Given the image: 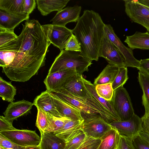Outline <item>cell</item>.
I'll return each instance as SVG.
<instances>
[{
    "label": "cell",
    "instance_id": "cell-40",
    "mask_svg": "<svg viewBox=\"0 0 149 149\" xmlns=\"http://www.w3.org/2000/svg\"><path fill=\"white\" fill-rule=\"evenodd\" d=\"M132 143L136 149H149V143L139 135L132 140Z\"/></svg>",
    "mask_w": 149,
    "mask_h": 149
},
{
    "label": "cell",
    "instance_id": "cell-47",
    "mask_svg": "<svg viewBox=\"0 0 149 149\" xmlns=\"http://www.w3.org/2000/svg\"><path fill=\"white\" fill-rule=\"evenodd\" d=\"M25 149H41L40 145L36 146H29L25 147Z\"/></svg>",
    "mask_w": 149,
    "mask_h": 149
},
{
    "label": "cell",
    "instance_id": "cell-44",
    "mask_svg": "<svg viewBox=\"0 0 149 149\" xmlns=\"http://www.w3.org/2000/svg\"><path fill=\"white\" fill-rule=\"evenodd\" d=\"M139 70H141L149 74V58L140 61Z\"/></svg>",
    "mask_w": 149,
    "mask_h": 149
},
{
    "label": "cell",
    "instance_id": "cell-3",
    "mask_svg": "<svg viewBox=\"0 0 149 149\" xmlns=\"http://www.w3.org/2000/svg\"><path fill=\"white\" fill-rule=\"evenodd\" d=\"M50 92L79 110L84 122L100 117L104 118L108 114V111L92 95L88 97H80L72 95L63 88Z\"/></svg>",
    "mask_w": 149,
    "mask_h": 149
},
{
    "label": "cell",
    "instance_id": "cell-19",
    "mask_svg": "<svg viewBox=\"0 0 149 149\" xmlns=\"http://www.w3.org/2000/svg\"><path fill=\"white\" fill-rule=\"evenodd\" d=\"M50 93L55 107L62 117H66L73 120H84L79 110Z\"/></svg>",
    "mask_w": 149,
    "mask_h": 149
},
{
    "label": "cell",
    "instance_id": "cell-48",
    "mask_svg": "<svg viewBox=\"0 0 149 149\" xmlns=\"http://www.w3.org/2000/svg\"><path fill=\"white\" fill-rule=\"evenodd\" d=\"M0 149H6L0 146Z\"/></svg>",
    "mask_w": 149,
    "mask_h": 149
},
{
    "label": "cell",
    "instance_id": "cell-14",
    "mask_svg": "<svg viewBox=\"0 0 149 149\" xmlns=\"http://www.w3.org/2000/svg\"><path fill=\"white\" fill-rule=\"evenodd\" d=\"M81 7L78 5L68 6L58 12L50 20L52 24L65 26L70 22H77L79 19Z\"/></svg>",
    "mask_w": 149,
    "mask_h": 149
},
{
    "label": "cell",
    "instance_id": "cell-9",
    "mask_svg": "<svg viewBox=\"0 0 149 149\" xmlns=\"http://www.w3.org/2000/svg\"><path fill=\"white\" fill-rule=\"evenodd\" d=\"M99 57L104 58L109 64L119 68L126 67L125 58L117 47L110 40L105 31L101 44Z\"/></svg>",
    "mask_w": 149,
    "mask_h": 149
},
{
    "label": "cell",
    "instance_id": "cell-27",
    "mask_svg": "<svg viewBox=\"0 0 149 149\" xmlns=\"http://www.w3.org/2000/svg\"><path fill=\"white\" fill-rule=\"evenodd\" d=\"M16 91V88L11 82L7 81L0 77V97L3 100L10 102H13Z\"/></svg>",
    "mask_w": 149,
    "mask_h": 149
},
{
    "label": "cell",
    "instance_id": "cell-39",
    "mask_svg": "<svg viewBox=\"0 0 149 149\" xmlns=\"http://www.w3.org/2000/svg\"><path fill=\"white\" fill-rule=\"evenodd\" d=\"M0 146L6 149H25V148L15 144L0 134Z\"/></svg>",
    "mask_w": 149,
    "mask_h": 149
},
{
    "label": "cell",
    "instance_id": "cell-10",
    "mask_svg": "<svg viewBox=\"0 0 149 149\" xmlns=\"http://www.w3.org/2000/svg\"><path fill=\"white\" fill-rule=\"evenodd\" d=\"M109 124L115 128L120 135L126 136L132 140L139 135L143 130L141 118L135 113L128 120L115 121Z\"/></svg>",
    "mask_w": 149,
    "mask_h": 149
},
{
    "label": "cell",
    "instance_id": "cell-22",
    "mask_svg": "<svg viewBox=\"0 0 149 149\" xmlns=\"http://www.w3.org/2000/svg\"><path fill=\"white\" fill-rule=\"evenodd\" d=\"M41 149H64L65 142L53 132H45L41 136Z\"/></svg>",
    "mask_w": 149,
    "mask_h": 149
},
{
    "label": "cell",
    "instance_id": "cell-43",
    "mask_svg": "<svg viewBox=\"0 0 149 149\" xmlns=\"http://www.w3.org/2000/svg\"><path fill=\"white\" fill-rule=\"evenodd\" d=\"M145 112L141 118L143 125V131L149 134V109L144 107Z\"/></svg>",
    "mask_w": 149,
    "mask_h": 149
},
{
    "label": "cell",
    "instance_id": "cell-49",
    "mask_svg": "<svg viewBox=\"0 0 149 149\" xmlns=\"http://www.w3.org/2000/svg\"><path fill=\"white\" fill-rule=\"evenodd\" d=\"M6 149H12V148H6Z\"/></svg>",
    "mask_w": 149,
    "mask_h": 149
},
{
    "label": "cell",
    "instance_id": "cell-50",
    "mask_svg": "<svg viewBox=\"0 0 149 149\" xmlns=\"http://www.w3.org/2000/svg\"><path fill=\"white\" fill-rule=\"evenodd\" d=\"M64 149H66V148H64Z\"/></svg>",
    "mask_w": 149,
    "mask_h": 149
},
{
    "label": "cell",
    "instance_id": "cell-23",
    "mask_svg": "<svg viewBox=\"0 0 149 149\" xmlns=\"http://www.w3.org/2000/svg\"><path fill=\"white\" fill-rule=\"evenodd\" d=\"M120 139V134L117 130L112 127L101 138L98 149H118Z\"/></svg>",
    "mask_w": 149,
    "mask_h": 149
},
{
    "label": "cell",
    "instance_id": "cell-46",
    "mask_svg": "<svg viewBox=\"0 0 149 149\" xmlns=\"http://www.w3.org/2000/svg\"><path fill=\"white\" fill-rule=\"evenodd\" d=\"M138 1L140 3L149 8V0H139Z\"/></svg>",
    "mask_w": 149,
    "mask_h": 149
},
{
    "label": "cell",
    "instance_id": "cell-34",
    "mask_svg": "<svg viewBox=\"0 0 149 149\" xmlns=\"http://www.w3.org/2000/svg\"><path fill=\"white\" fill-rule=\"evenodd\" d=\"M17 37L14 31L0 27V47L15 39Z\"/></svg>",
    "mask_w": 149,
    "mask_h": 149
},
{
    "label": "cell",
    "instance_id": "cell-8",
    "mask_svg": "<svg viewBox=\"0 0 149 149\" xmlns=\"http://www.w3.org/2000/svg\"><path fill=\"white\" fill-rule=\"evenodd\" d=\"M123 1L127 15L132 21L141 25L149 32V8L138 0Z\"/></svg>",
    "mask_w": 149,
    "mask_h": 149
},
{
    "label": "cell",
    "instance_id": "cell-29",
    "mask_svg": "<svg viewBox=\"0 0 149 149\" xmlns=\"http://www.w3.org/2000/svg\"><path fill=\"white\" fill-rule=\"evenodd\" d=\"M24 0H0V9L11 13L23 12Z\"/></svg>",
    "mask_w": 149,
    "mask_h": 149
},
{
    "label": "cell",
    "instance_id": "cell-42",
    "mask_svg": "<svg viewBox=\"0 0 149 149\" xmlns=\"http://www.w3.org/2000/svg\"><path fill=\"white\" fill-rule=\"evenodd\" d=\"M12 123L7 120L3 116H0V131L15 130Z\"/></svg>",
    "mask_w": 149,
    "mask_h": 149
},
{
    "label": "cell",
    "instance_id": "cell-17",
    "mask_svg": "<svg viewBox=\"0 0 149 149\" xmlns=\"http://www.w3.org/2000/svg\"><path fill=\"white\" fill-rule=\"evenodd\" d=\"M29 15L25 13H11L0 9V27L14 31L22 22L29 20Z\"/></svg>",
    "mask_w": 149,
    "mask_h": 149
},
{
    "label": "cell",
    "instance_id": "cell-28",
    "mask_svg": "<svg viewBox=\"0 0 149 149\" xmlns=\"http://www.w3.org/2000/svg\"><path fill=\"white\" fill-rule=\"evenodd\" d=\"M48 125L45 132H55L60 130L70 119L66 117H59L47 113Z\"/></svg>",
    "mask_w": 149,
    "mask_h": 149
},
{
    "label": "cell",
    "instance_id": "cell-32",
    "mask_svg": "<svg viewBox=\"0 0 149 149\" xmlns=\"http://www.w3.org/2000/svg\"><path fill=\"white\" fill-rule=\"evenodd\" d=\"M38 113L36 125L39 130L41 136L47 127L49 121L47 113L40 109H37Z\"/></svg>",
    "mask_w": 149,
    "mask_h": 149
},
{
    "label": "cell",
    "instance_id": "cell-21",
    "mask_svg": "<svg viewBox=\"0 0 149 149\" xmlns=\"http://www.w3.org/2000/svg\"><path fill=\"white\" fill-rule=\"evenodd\" d=\"M70 0H36L38 9L41 15L46 16L55 11L62 10Z\"/></svg>",
    "mask_w": 149,
    "mask_h": 149
},
{
    "label": "cell",
    "instance_id": "cell-1",
    "mask_svg": "<svg viewBox=\"0 0 149 149\" xmlns=\"http://www.w3.org/2000/svg\"><path fill=\"white\" fill-rule=\"evenodd\" d=\"M21 34L15 39L0 47V51L14 52L15 55L2 72L12 81L25 82L38 74L44 65L51 43L38 20H26Z\"/></svg>",
    "mask_w": 149,
    "mask_h": 149
},
{
    "label": "cell",
    "instance_id": "cell-11",
    "mask_svg": "<svg viewBox=\"0 0 149 149\" xmlns=\"http://www.w3.org/2000/svg\"><path fill=\"white\" fill-rule=\"evenodd\" d=\"M104 29L110 40L117 47L125 58L126 67L136 68L138 69L139 66L140 61L134 57L132 50L123 43L110 24H105Z\"/></svg>",
    "mask_w": 149,
    "mask_h": 149
},
{
    "label": "cell",
    "instance_id": "cell-5",
    "mask_svg": "<svg viewBox=\"0 0 149 149\" xmlns=\"http://www.w3.org/2000/svg\"><path fill=\"white\" fill-rule=\"evenodd\" d=\"M111 102L121 120H128L135 114L130 97L123 86L114 90Z\"/></svg>",
    "mask_w": 149,
    "mask_h": 149
},
{
    "label": "cell",
    "instance_id": "cell-38",
    "mask_svg": "<svg viewBox=\"0 0 149 149\" xmlns=\"http://www.w3.org/2000/svg\"><path fill=\"white\" fill-rule=\"evenodd\" d=\"M118 149H136L132 143V139L125 135H120Z\"/></svg>",
    "mask_w": 149,
    "mask_h": 149
},
{
    "label": "cell",
    "instance_id": "cell-24",
    "mask_svg": "<svg viewBox=\"0 0 149 149\" xmlns=\"http://www.w3.org/2000/svg\"><path fill=\"white\" fill-rule=\"evenodd\" d=\"M119 68L113 65L109 64L104 69L94 80L95 86L99 84L112 83L116 77Z\"/></svg>",
    "mask_w": 149,
    "mask_h": 149
},
{
    "label": "cell",
    "instance_id": "cell-26",
    "mask_svg": "<svg viewBox=\"0 0 149 149\" xmlns=\"http://www.w3.org/2000/svg\"><path fill=\"white\" fill-rule=\"evenodd\" d=\"M138 79L143 92L142 104L144 107L149 109V74L139 70Z\"/></svg>",
    "mask_w": 149,
    "mask_h": 149
},
{
    "label": "cell",
    "instance_id": "cell-18",
    "mask_svg": "<svg viewBox=\"0 0 149 149\" xmlns=\"http://www.w3.org/2000/svg\"><path fill=\"white\" fill-rule=\"evenodd\" d=\"M33 105L46 113L54 116L62 117L55 107L50 92L47 90L41 93L34 99Z\"/></svg>",
    "mask_w": 149,
    "mask_h": 149
},
{
    "label": "cell",
    "instance_id": "cell-7",
    "mask_svg": "<svg viewBox=\"0 0 149 149\" xmlns=\"http://www.w3.org/2000/svg\"><path fill=\"white\" fill-rule=\"evenodd\" d=\"M0 134L15 144L24 147L40 145V137L36 131L26 129L5 130Z\"/></svg>",
    "mask_w": 149,
    "mask_h": 149
},
{
    "label": "cell",
    "instance_id": "cell-12",
    "mask_svg": "<svg viewBox=\"0 0 149 149\" xmlns=\"http://www.w3.org/2000/svg\"><path fill=\"white\" fill-rule=\"evenodd\" d=\"M112 127L101 117L84 122L83 130L88 136L101 139Z\"/></svg>",
    "mask_w": 149,
    "mask_h": 149
},
{
    "label": "cell",
    "instance_id": "cell-41",
    "mask_svg": "<svg viewBox=\"0 0 149 149\" xmlns=\"http://www.w3.org/2000/svg\"><path fill=\"white\" fill-rule=\"evenodd\" d=\"M35 0H24L23 8L24 13L29 15L35 8L36 2Z\"/></svg>",
    "mask_w": 149,
    "mask_h": 149
},
{
    "label": "cell",
    "instance_id": "cell-37",
    "mask_svg": "<svg viewBox=\"0 0 149 149\" xmlns=\"http://www.w3.org/2000/svg\"><path fill=\"white\" fill-rule=\"evenodd\" d=\"M65 50L80 52V45L75 35L73 34L67 42Z\"/></svg>",
    "mask_w": 149,
    "mask_h": 149
},
{
    "label": "cell",
    "instance_id": "cell-13",
    "mask_svg": "<svg viewBox=\"0 0 149 149\" xmlns=\"http://www.w3.org/2000/svg\"><path fill=\"white\" fill-rule=\"evenodd\" d=\"M77 73L71 70H64L47 74L44 81L46 90L49 92L59 90L70 78Z\"/></svg>",
    "mask_w": 149,
    "mask_h": 149
},
{
    "label": "cell",
    "instance_id": "cell-30",
    "mask_svg": "<svg viewBox=\"0 0 149 149\" xmlns=\"http://www.w3.org/2000/svg\"><path fill=\"white\" fill-rule=\"evenodd\" d=\"M95 89L97 94L100 97L107 101L111 100L114 91L112 83L97 85L95 86Z\"/></svg>",
    "mask_w": 149,
    "mask_h": 149
},
{
    "label": "cell",
    "instance_id": "cell-45",
    "mask_svg": "<svg viewBox=\"0 0 149 149\" xmlns=\"http://www.w3.org/2000/svg\"><path fill=\"white\" fill-rule=\"evenodd\" d=\"M141 137L149 143V134L142 131L139 134Z\"/></svg>",
    "mask_w": 149,
    "mask_h": 149
},
{
    "label": "cell",
    "instance_id": "cell-16",
    "mask_svg": "<svg viewBox=\"0 0 149 149\" xmlns=\"http://www.w3.org/2000/svg\"><path fill=\"white\" fill-rule=\"evenodd\" d=\"M33 105V103L24 99L10 102L3 113L5 118L9 121H13L29 113Z\"/></svg>",
    "mask_w": 149,
    "mask_h": 149
},
{
    "label": "cell",
    "instance_id": "cell-25",
    "mask_svg": "<svg viewBox=\"0 0 149 149\" xmlns=\"http://www.w3.org/2000/svg\"><path fill=\"white\" fill-rule=\"evenodd\" d=\"M84 84L89 92L107 110L110 112L117 121L121 120L120 118L114 109L111 101H107L97 94L95 86L90 81L83 78Z\"/></svg>",
    "mask_w": 149,
    "mask_h": 149
},
{
    "label": "cell",
    "instance_id": "cell-4",
    "mask_svg": "<svg viewBox=\"0 0 149 149\" xmlns=\"http://www.w3.org/2000/svg\"><path fill=\"white\" fill-rule=\"evenodd\" d=\"M92 61L82 56L80 53L63 50L55 58L48 74L64 70H71L82 75L88 71Z\"/></svg>",
    "mask_w": 149,
    "mask_h": 149
},
{
    "label": "cell",
    "instance_id": "cell-15",
    "mask_svg": "<svg viewBox=\"0 0 149 149\" xmlns=\"http://www.w3.org/2000/svg\"><path fill=\"white\" fill-rule=\"evenodd\" d=\"M62 88L77 97L85 98L92 96L84 84L82 75L77 73L70 78Z\"/></svg>",
    "mask_w": 149,
    "mask_h": 149
},
{
    "label": "cell",
    "instance_id": "cell-33",
    "mask_svg": "<svg viewBox=\"0 0 149 149\" xmlns=\"http://www.w3.org/2000/svg\"><path fill=\"white\" fill-rule=\"evenodd\" d=\"M87 136L83 131L65 142V148L77 149L81 145Z\"/></svg>",
    "mask_w": 149,
    "mask_h": 149
},
{
    "label": "cell",
    "instance_id": "cell-20",
    "mask_svg": "<svg viewBox=\"0 0 149 149\" xmlns=\"http://www.w3.org/2000/svg\"><path fill=\"white\" fill-rule=\"evenodd\" d=\"M124 42L132 49L149 50V33L136 31L132 35L127 36Z\"/></svg>",
    "mask_w": 149,
    "mask_h": 149
},
{
    "label": "cell",
    "instance_id": "cell-6",
    "mask_svg": "<svg viewBox=\"0 0 149 149\" xmlns=\"http://www.w3.org/2000/svg\"><path fill=\"white\" fill-rule=\"evenodd\" d=\"M44 34L48 40L61 51L65 49L73 34L72 30L65 26L52 24L42 25Z\"/></svg>",
    "mask_w": 149,
    "mask_h": 149
},
{
    "label": "cell",
    "instance_id": "cell-35",
    "mask_svg": "<svg viewBox=\"0 0 149 149\" xmlns=\"http://www.w3.org/2000/svg\"><path fill=\"white\" fill-rule=\"evenodd\" d=\"M101 139L87 136L77 149H98L101 143Z\"/></svg>",
    "mask_w": 149,
    "mask_h": 149
},
{
    "label": "cell",
    "instance_id": "cell-36",
    "mask_svg": "<svg viewBox=\"0 0 149 149\" xmlns=\"http://www.w3.org/2000/svg\"><path fill=\"white\" fill-rule=\"evenodd\" d=\"M15 55V52L0 51V66L4 68L12 62Z\"/></svg>",
    "mask_w": 149,
    "mask_h": 149
},
{
    "label": "cell",
    "instance_id": "cell-2",
    "mask_svg": "<svg viewBox=\"0 0 149 149\" xmlns=\"http://www.w3.org/2000/svg\"><path fill=\"white\" fill-rule=\"evenodd\" d=\"M105 24L98 13L93 10L84 11L72 30L80 45L81 55L91 61H98Z\"/></svg>",
    "mask_w": 149,
    "mask_h": 149
},
{
    "label": "cell",
    "instance_id": "cell-31",
    "mask_svg": "<svg viewBox=\"0 0 149 149\" xmlns=\"http://www.w3.org/2000/svg\"><path fill=\"white\" fill-rule=\"evenodd\" d=\"M127 72V67L119 68L118 73L112 83V87L114 90L123 86L125 83L128 79Z\"/></svg>",
    "mask_w": 149,
    "mask_h": 149
}]
</instances>
